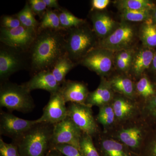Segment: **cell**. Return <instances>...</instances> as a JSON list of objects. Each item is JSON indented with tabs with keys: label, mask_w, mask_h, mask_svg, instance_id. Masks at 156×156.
I'll return each instance as SVG.
<instances>
[{
	"label": "cell",
	"mask_w": 156,
	"mask_h": 156,
	"mask_svg": "<svg viewBox=\"0 0 156 156\" xmlns=\"http://www.w3.org/2000/svg\"><path fill=\"white\" fill-rule=\"evenodd\" d=\"M45 29L64 30L60 25L57 10L48 9L42 17L41 22L39 23L37 31Z\"/></svg>",
	"instance_id": "24"
},
{
	"label": "cell",
	"mask_w": 156,
	"mask_h": 156,
	"mask_svg": "<svg viewBox=\"0 0 156 156\" xmlns=\"http://www.w3.org/2000/svg\"><path fill=\"white\" fill-rule=\"evenodd\" d=\"M59 92L66 103L86 104L89 92L87 85L83 82L66 80Z\"/></svg>",
	"instance_id": "14"
},
{
	"label": "cell",
	"mask_w": 156,
	"mask_h": 156,
	"mask_svg": "<svg viewBox=\"0 0 156 156\" xmlns=\"http://www.w3.org/2000/svg\"><path fill=\"white\" fill-rule=\"evenodd\" d=\"M29 69L27 53L2 44L0 48V80L9 81L14 73Z\"/></svg>",
	"instance_id": "5"
},
{
	"label": "cell",
	"mask_w": 156,
	"mask_h": 156,
	"mask_svg": "<svg viewBox=\"0 0 156 156\" xmlns=\"http://www.w3.org/2000/svg\"><path fill=\"white\" fill-rule=\"evenodd\" d=\"M155 52L154 49L144 47L134 53L131 69L135 75H141L151 67Z\"/></svg>",
	"instance_id": "17"
},
{
	"label": "cell",
	"mask_w": 156,
	"mask_h": 156,
	"mask_svg": "<svg viewBox=\"0 0 156 156\" xmlns=\"http://www.w3.org/2000/svg\"><path fill=\"white\" fill-rule=\"evenodd\" d=\"M44 1L48 9H55L57 11L62 9L57 0H44Z\"/></svg>",
	"instance_id": "39"
},
{
	"label": "cell",
	"mask_w": 156,
	"mask_h": 156,
	"mask_svg": "<svg viewBox=\"0 0 156 156\" xmlns=\"http://www.w3.org/2000/svg\"><path fill=\"white\" fill-rule=\"evenodd\" d=\"M113 98V90L109 82L102 77L97 89L89 92L86 104L91 107L93 106L100 107L109 104Z\"/></svg>",
	"instance_id": "16"
},
{
	"label": "cell",
	"mask_w": 156,
	"mask_h": 156,
	"mask_svg": "<svg viewBox=\"0 0 156 156\" xmlns=\"http://www.w3.org/2000/svg\"><path fill=\"white\" fill-rule=\"evenodd\" d=\"M150 134L143 156H156V129Z\"/></svg>",
	"instance_id": "36"
},
{
	"label": "cell",
	"mask_w": 156,
	"mask_h": 156,
	"mask_svg": "<svg viewBox=\"0 0 156 156\" xmlns=\"http://www.w3.org/2000/svg\"><path fill=\"white\" fill-rule=\"evenodd\" d=\"M52 149L58 151L65 156H83L78 149L69 144H58Z\"/></svg>",
	"instance_id": "33"
},
{
	"label": "cell",
	"mask_w": 156,
	"mask_h": 156,
	"mask_svg": "<svg viewBox=\"0 0 156 156\" xmlns=\"http://www.w3.org/2000/svg\"><path fill=\"white\" fill-rule=\"evenodd\" d=\"M110 2L109 0H92L91 1V11H102L106 9Z\"/></svg>",
	"instance_id": "38"
},
{
	"label": "cell",
	"mask_w": 156,
	"mask_h": 156,
	"mask_svg": "<svg viewBox=\"0 0 156 156\" xmlns=\"http://www.w3.org/2000/svg\"><path fill=\"white\" fill-rule=\"evenodd\" d=\"M15 15L23 26L37 30L39 23L35 18V15L31 10L28 2H26L23 9Z\"/></svg>",
	"instance_id": "27"
},
{
	"label": "cell",
	"mask_w": 156,
	"mask_h": 156,
	"mask_svg": "<svg viewBox=\"0 0 156 156\" xmlns=\"http://www.w3.org/2000/svg\"><path fill=\"white\" fill-rule=\"evenodd\" d=\"M54 125L38 123L22 136L12 141L18 156H46L51 149Z\"/></svg>",
	"instance_id": "2"
},
{
	"label": "cell",
	"mask_w": 156,
	"mask_h": 156,
	"mask_svg": "<svg viewBox=\"0 0 156 156\" xmlns=\"http://www.w3.org/2000/svg\"><path fill=\"white\" fill-rule=\"evenodd\" d=\"M139 37L144 47L153 49L156 48V23L152 17L143 23Z\"/></svg>",
	"instance_id": "20"
},
{
	"label": "cell",
	"mask_w": 156,
	"mask_h": 156,
	"mask_svg": "<svg viewBox=\"0 0 156 156\" xmlns=\"http://www.w3.org/2000/svg\"><path fill=\"white\" fill-rule=\"evenodd\" d=\"M57 12L60 25L64 30L77 27L86 23L85 20L76 17L66 9L62 8L60 10L57 11Z\"/></svg>",
	"instance_id": "26"
},
{
	"label": "cell",
	"mask_w": 156,
	"mask_h": 156,
	"mask_svg": "<svg viewBox=\"0 0 156 156\" xmlns=\"http://www.w3.org/2000/svg\"><path fill=\"white\" fill-rule=\"evenodd\" d=\"M22 25L16 15H3L1 19V28L13 29Z\"/></svg>",
	"instance_id": "32"
},
{
	"label": "cell",
	"mask_w": 156,
	"mask_h": 156,
	"mask_svg": "<svg viewBox=\"0 0 156 156\" xmlns=\"http://www.w3.org/2000/svg\"><path fill=\"white\" fill-rule=\"evenodd\" d=\"M114 52L96 47L81 60L80 63L102 77L110 72L114 62Z\"/></svg>",
	"instance_id": "9"
},
{
	"label": "cell",
	"mask_w": 156,
	"mask_h": 156,
	"mask_svg": "<svg viewBox=\"0 0 156 156\" xmlns=\"http://www.w3.org/2000/svg\"><path fill=\"white\" fill-rule=\"evenodd\" d=\"M0 156H18L17 147L12 143H7L0 138Z\"/></svg>",
	"instance_id": "35"
},
{
	"label": "cell",
	"mask_w": 156,
	"mask_h": 156,
	"mask_svg": "<svg viewBox=\"0 0 156 156\" xmlns=\"http://www.w3.org/2000/svg\"><path fill=\"white\" fill-rule=\"evenodd\" d=\"M152 10L122 11L121 17L125 21L131 22H144L151 17Z\"/></svg>",
	"instance_id": "28"
},
{
	"label": "cell",
	"mask_w": 156,
	"mask_h": 156,
	"mask_svg": "<svg viewBox=\"0 0 156 156\" xmlns=\"http://www.w3.org/2000/svg\"><path fill=\"white\" fill-rule=\"evenodd\" d=\"M115 118L112 105L108 104L99 107V112L97 117V121L105 128L111 126L114 122Z\"/></svg>",
	"instance_id": "29"
},
{
	"label": "cell",
	"mask_w": 156,
	"mask_h": 156,
	"mask_svg": "<svg viewBox=\"0 0 156 156\" xmlns=\"http://www.w3.org/2000/svg\"><path fill=\"white\" fill-rule=\"evenodd\" d=\"M76 64L66 54L56 62L52 72L56 81L61 86L66 81V75Z\"/></svg>",
	"instance_id": "22"
},
{
	"label": "cell",
	"mask_w": 156,
	"mask_h": 156,
	"mask_svg": "<svg viewBox=\"0 0 156 156\" xmlns=\"http://www.w3.org/2000/svg\"><path fill=\"white\" fill-rule=\"evenodd\" d=\"M46 156H65L58 151L55 149H50Z\"/></svg>",
	"instance_id": "40"
},
{
	"label": "cell",
	"mask_w": 156,
	"mask_h": 156,
	"mask_svg": "<svg viewBox=\"0 0 156 156\" xmlns=\"http://www.w3.org/2000/svg\"><path fill=\"white\" fill-rule=\"evenodd\" d=\"M37 123V120L23 119L10 113L1 111L0 134L10 137L13 141L22 136Z\"/></svg>",
	"instance_id": "11"
},
{
	"label": "cell",
	"mask_w": 156,
	"mask_h": 156,
	"mask_svg": "<svg viewBox=\"0 0 156 156\" xmlns=\"http://www.w3.org/2000/svg\"><path fill=\"white\" fill-rule=\"evenodd\" d=\"M113 90L129 98H133L135 87L131 79L122 76H116L109 81Z\"/></svg>",
	"instance_id": "21"
},
{
	"label": "cell",
	"mask_w": 156,
	"mask_h": 156,
	"mask_svg": "<svg viewBox=\"0 0 156 156\" xmlns=\"http://www.w3.org/2000/svg\"><path fill=\"white\" fill-rule=\"evenodd\" d=\"M91 15L93 31L101 40L108 37L119 27V24L109 15L101 11H94Z\"/></svg>",
	"instance_id": "15"
},
{
	"label": "cell",
	"mask_w": 156,
	"mask_h": 156,
	"mask_svg": "<svg viewBox=\"0 0 156 156\" xmlns=\"http://www.w3.org/2000/svg\"><path fill=\"white\" fill-rule=\"evenodd\" d=\"M129 148L114 140L104 139L100 144L102 156H134Z\"/></svg>",
	"instance_id": "19"
},
{
	"label": "cell",
	"mask_w": 156,
	"mask_h": 156,
	"mask_svg": "<svg viewBox=\"0 0 156 156\" xmlns=\"http://www.w3.org/2000/svg\"><path fill=\"white\" fill-rule=\"evenodd\" d=\"M22 84L30 92L35 89H42L50 94L59 92L61 86L53 76L52 70L37 73L29 80Z\"/></svg>",
	"instance_id": "13"
},
{
	"label": "cell",
	"mask_w": 156,
	"mask_h": 156,
	"mask_svg": "<svg viewBox=\"0 0 156 156\" xmlns=\"http://www.w3.org/2000/svg\"><path fill=\"white\" fill-rule=\"evenodd\" d=\"M117 7L121 11H138V10H152L155 4L147 0H122L117 1Z\"/></svg>",
	"instance_id": "25"
},
{
	"label": "cell",
	"mask_w": 156,
	"mask_h": 156,
	"mask_svg": "<svg viewBox=\"0 0 156 156\" xmlns=\"http://www.w3.org/2000/svg\"><path fill=\"white\" fill-rule=\"evenodd\" d=\"M151 67L152 68V69L156 72V51L155 52L154 55V58L153 59Z\"/></svg>",
	"instance_id": "41"
},
{
	"label": "cell",
	"mask_w": 156,
	"mask_h": 156,
	"mask_svg": "<svg viewBox=\"0 0 156 156\" xmlns=\"http://www.w3.org/2000/svg\"><path fill=\"white\" fill-rule=\"evenodd\" d=\"M83 132L69 117L54 125L51 140V149L58 144H66L80 150Z\"/></svg>",
	"instance_id": "8"
},
{
	"label": "cell",
	"mask_w": 156,
	"mask_h": 156,
	"mask_svg": "<svg viewBox=\"0 0 156 156\" xmlns=\"http://www.w3.org/2000/svg\"><path fill=\"white\" fill-rule=\"evenodd\" d=\"M60 92L50 94V99L43 109V115L37 119V123L55 125L67 117V107Z\"/></svg>",
	"instance_id": "12"
},
{
	"label": "cell",
	"mask_w": 156,
	"mask_h": 156,
	"mask_svg": "<svg viewBox=\"0 0 156 156\" xmlns=\"http://www.w3.org/2000/svg\"><path fill=\"white\" fill-rule=\"evenodd\" d=\"M93 30L85 24L66 31V54L76 64L93 49L99 41Z\"/></svg>",
	"instance_id": "3"
},
{
	"label": "cell",
	"mask_w": 156,
	"mask_h": 156,
	"mask_svg": "<svg viewBox=\"0 0 156 156\" xmlns=\"http://www.w3.org/2000/svg\"><path fill=\"white\" fill-rule=\"evenodd\" d=\"M135 37V30L134 27L123 21L110 35L100 40L97 47L113 52H118L130 48Z\"/></svg>",
	"instance_id": "7"
},
{
	"label": "cell",
	"mask_w": 156,
	"mask_h": 156,
	"mask_svg": "<svg viewBox=\"0 0 156 156\" xmlns=\"http://www.w3.org/2000/svg\"><path fill=\"white\" fill-rule=\"evenodd\" d=\"M92 136L83 133L80 140V151L83 156H101L96 148Z\"/></svg>",
	"instance_id": "30"
},
{
	"label": "cell",
	"mask_w": 156,
	"mask_h": 156,
	"mask_svg": "<svg viewBox=\"0 0 156 156\" xmlns=\"http://www.w3.org/2000/svg\"><path fill=\"white\" fill-rule=\"evenodd\" d=\"M67 116L83 133L91 136L97 133L98 126L91 107L86 104L70 103L67 107Z\"/></svg>",
	"instance_id": "10"
},
{
	"label": "cell",
	"mask_w": 156,
	"mask_h": 156,
	"mask_svg": "<svg viewBox=\"0 0 156 156\" xmlns=\"http://www.w3.org/2000/svg\"><path fill=\"white\" fill-rule=\"evenodd\" d=\"M112 105L116 118L119 120H126L130 118L135 110V107L133 104L124 97L116 98Z\"/></svg>",
	"instance_id": "23"
},
{
	"label": "cell",
	"mask_w": 156,
	"mask_h": 156,
	"mask_svg": "<svg viewBox=\"0 0 156 156\" xmlns=\"http://www.w3.org/2000/svg\"><path fill=\"white\" fill-rule=\"evenodd\" d=\"M66 31L45 29L37 31L27 52L28 71L31 73L52 70L58 59L66 54Z\"/></svg>",
	"instance_id": "1"
},
{
	"label": "cell",
	"mask_w": 156,
	"mask_h": 156,
	"mask_svg": "<svg viewBox=\"0 0 156 156\" xmlns=\"http://www.w3.org/2000/svg\"><path fill=\"white\" fill-rule=\"evenodd\" d=\"M143 135L141 128L134 126L121 130L118 133V137L123 144L135 150L140 147Z\"/></svg>",
	"instance_id": "18"
},
{
	"label": "cell",
	"mask_w": 156,
	"mask_h": 156,
	"mask_svg": "<svg viewBox=\"0 0 156 156\" xmlns=\"http://www.w3.org/2000/svg\"><path fill=\"white\" fill-rule=\"evenodd\" d=\"M135 89L140 96L147 99L156 95V91L153 85L146 76L141 78L138 81Z\"/></svg>",
	"instance_id": "31"
},
{
	"label": "cell",
	"mask_w": 156,
	"mask_h": 156,
	"mask_svg": "<svg viewBox=\"0 0 156 156\" xmlns=\"http://www.w3.org/2000/svg\"><path fill=\"white\" fill-rule=\"evenodd\" d=\"M145 110L147 117L156 123V95L147 99Z\"/></svg>",
	"instance_id": "37"
},
{
	"label": "cell",
	"mask_w": 156,
	"mask_h": 156,
	"mask_svg": "<svg viewBox=\"0 0 156 156\" xmlns=\"http://www.w3.org/2000/svg\"><path fill=\"white\" fill-rule=\"evenodd\" d=\"M28 2L34 14L42 18L48 10L47 6L44 0H29Z\"/></svg>",
	"instance_id": "34"
},
{
	"label": "cell",
	"mask_w": 156,
	"mask_h": 156,
	"mask_svg": "<svg viewBox=\"0 0 156 156\" xmlns=\"http://www.w3.org/2000/svg\"><path fill=\"white\" fill-rule=\"evenodd\" d=\"M0 105L11 112L23 113L31 111L35 106L30 92L22 84L18 85L9 81L1 83Z\"/></svg>",
	"instance_id": "4"
},
{
	"label": "cell",
	"mask_w": 156,
	"mask_h": 156,
	"mask_svg": "<svg viewBox=\"0 0 156 156\" xmlns=\"http://www.w3.org/2000/svg\"><path fill=\"white\" fill-rule=\"evenodd\" d=\"M151 17L154 22L156 23V5L152 11Z\"/></svg>",
	"instance_id": "42"
},
{
	"label": "cell",
	"mask_w": 156,
	"mask_h": 156,
	"mask_svg": "<svg viewBox=\"0 0 156 156\" xmlns=\"http://www.w3.org/2000/svg\"><path fill=\"white\" fill-rule=\"evenodd\" d=\"M37 30L23 25L13 29H0V41L3 44L27 53L35 39Z\"/></svg>",
	"instance_id": "6"
}]
</instances>
